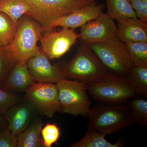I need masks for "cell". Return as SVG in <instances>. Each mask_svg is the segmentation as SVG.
<instances>
[{"instance_id":"21","label":"cell","mask_w":147,"mask_h":147,"mask_svg":"<svg viewBox=\"0 0 147 147\" xmlns=\"http://www.w3.org/2000/svg\"><path fill=\"white\" fill-rule=\"evenodd\" d=\"M129 108L134 123L147 125V100L134 97L124 102Z\"/></svg>"},{"instance_id":"24","label":"cell","mask_w":147,"mask_h":147,"mask_svg":"<svg viewBox=\"0 0 147 147\" xmlns=\"http://www.w3.org/2000/svg\"><path fill=\"white\" fill-rule=\"evenodd\" d=\"M16 64L9 45L0 47V84Z\"/></svg>"},{"instance_id":"12","label":"cell","mask_w":147,"mask_h":147,"mask_svg":"<svg viewBox=\"0 0 147 147\" xmlns=\"http://www.w3.org/2000/svg\"><path fill=\"white\" fill-rule=\"evenodd\" d=\"M35 113L32 103L24 99L12 105L3 115L8 123V128L17 136L30 125Z\"/></svg>"},{"instance_id":"9","label":"cell","mask_w":147,"mask_h":147,"mask_svg":"<svg viewBox=\"0 0 147 147\" xmlns=\"http://www.w3.org/2000/svg\"><path fill=\"white\" fill-rule=\"evenodd\" d=\"M81 28L79 39L89 44L107 42L117 37V26L107 13L102 12Z\"/></svg>"},{"instance_id":"22","label":"cell","mask_w":147,"mask_h":147,"mask_svg":"<svg viewBox=\"0 0 147 147\" xmlns=\"http://www.w3.org/2000/svg\"><path fill=\"white\" fill-rule=\"evenodd\" d=\"M133 65L147 67V42L125 43Z\"/></svg>"},{"instance_id":"23","label":"cell","mask_w":147,"mask_h":147,"mask_svg":"<svg viewBox=\"0 0 147 147\" xmlns=\"http://www.w3.org/2000/svg\"><path fill=\"white\" fill-rule=\"evenodd\" d=\"M17 24L7 15L0 12V47L10 45L16 34Z\"/></svg>"},{"instance_id":"1","label":"cell","mask_w":147,"mask_h":147,"mask_svg":"<svg viewBox=\"0 0 147 147\" xmlns=\"http://www.w3.org/2000/svg\"><path fill=\"white\" fill-rule=\"evenodd\" d=\"M62 63L65 79H73L86 85L99 81L110 71L90 44L81 40L74 57Z\"/></svg>"},{"instance_id":"7","label":"cell","mask_w":147,"mask_h":147,"mask_svg":"<svg viewBox=\"0 0 147 147\" xmlns=\"http://www.w3.org/2000/svg\"><path fill=\"white\" fill-rule=\"evenodd\" d=\"M90 45L109 71L126 77L133 64L124 42L117 37Z\"/></svg>"},{"instance_id":"29","label":"cell","mask_w":147,"mask_h":147,"mask_svg":"<svg viewBox=\"0 0 147 147\" xmlns=\"http://www.w3.org/2000/svg\"><path fill=\"white\" fill-rule=\"evenodd\" d=\"M8 126V123L4 116L0 114V131Z\"/></svg>"},{"instance_id":"8","label":"cell","mask_w":147,"mask_h":147,"mask_svg":"<svg viewBox=\"0 0 147 147\" xmlns=\"http://www.w3.org/2000/svg\"><path fill=\"white\" fill-rule=\"evenodd\" d=\"M24 100L30 101L36 113L49 118L60 112L59 92L56 84L36 82L25 91Z\"/></svg>"},{"instance_id":"3","label":"cell","mask_w":147,"mask_h":147,"mask_svg":"<svg viewBox=\"0 0 147 147\" xmlns=\"http://www.w3.org/2000/svg\"><path fill=\"white\" fill-rule=\"evenodd\" d=\"M96 0H27L30 10L26 15L37 21L42 32L51 31L53 24Z\"/></svg>"},{"instance_id":"20","label":"cell","mask_w":147,"mask_h":147,"mask_svg":"<svg viewBox=\"0 0 147 147\" xmlns=\"http://www.w3.org/2000/svg\"><path fill=\"white\" fill-rule=\"evenodd\" d=\"M137 95L147 96V67L133 65L126 76Z\"/></svg>"},{"instance_id":"11","label":"cell","mask_w":147,"mask_h":147,"mask_svg":"<svg viewBox=\"0 0 147 147\" xmlns=\"http://www.w3.org/2000/svg\"><path fill=\"white\" fill-rule=\"evenodd\" d=\"M26 64L31 75L36 82L57 84L65 79L62 63L53 65L41 48L28 61Z\"/></svg>"},{"instance_id":"30","label":"cell","mask_w":147,"mask_h":147,"mask_svg":"<svg viewBox=\"0 0 147 147\" xmlns=\"http://www.w3.org/2000/svg\"><path fill=\"white\" fill-rule=\"evenodd\" d=\"M1 1V0H0V1Z\"/></svg>"},{"instance_id":"19","label":"cell","mask_w":147,"mask_h":147,"mask_svg":"<svg viewBox=\"0 0 147 147\" xmlns=\"http://www.w3.org/2000/svg\"><path fill=\"white\" fill-rule=\"evenodd\" d=\"M29 10L30 6L27 0L0 1V12L7 15L16 24L21 16L27 14Z\"/></svg>"},{"instance_id":"10","label":"cell","mask_w":147,"mask_h":147,"mask_svg":"<svg viewBox=\"0 0 147 147\" xmlns=\"http://www.w3.org/2000/svg\"><path fill=\"white\" fill-rule=\"evenodd\" d=\"M79 34L73 29L62 28L59 31L47 32L40 41L41 50L49 59H59L68 52L77 39Z\"/></svg>"},{"instance_id":"28","label":"cell","mask_w":147,"mask_h":147,"mask_svg":"<svg viewBox=\"0 0 147 147\" xmlns=\"http://www.w3.org/2000/svg\"><path fill=\"white\" fill-rule=\"evenodd\" d=\"M137 18L147 22V0H129Z\"/></svg>"},{"instance_id":"4","label":"cell","mask_w":147,"mask_h":147,"mask_svg":"<svg viewBox=\"0 0 147 147\" xmlns=\"http://www.w3.org/2000/svg\"><path fill=\"white\" fill-rule=\"evenodd\" d=\"M86 85L93 99L102 103H124L137 95L126 76L111 71L99 81Z\"/></svg>"},{"instance_id":"18","label":"cell","mask_w":147,"mask_h":147,"mask_svg":"<svg viewBox=\"0 0 147 147\" xmlns=\"http://www.w3.org/2000/svg\"><path fill=\"white\" fill-rule=\"evenodd\" d=\"M107 14L117 21L127 18H137L129 0H105Z\"/></svg>"},{"instance_id":"13","label":"cell","mask_w":147,"mask_h":147,"mask_svg":"<svg viewBox=\"0 0 147 147\" xmlns=\"http://www.w3.org/2000/svg\"><path fill=\"white\" fill-rule=\"evenodd\" d=\"M104 7V4H98L95 1L58 20L52 26V30L57 27L73 30L82 27L89 21L97 18L103 12Z\"/></svg>"},{"instance_id":"15","label":"cell","mask_w":147,"mask_h":147,"mask_svg":"<svg viewBox=\"0 0 147 147\" xmlns=\"http://www.w3.org/2000/svg\"><path fill=\"white\" fill-rule=\"evenodd\" d=\"M117 37L124 43L147 42V22L137 18L117 20Z\"/></svg>"},{"instance_id":"27","label":"cell","mask_w":147,"mask_h":147,"mask_svg":"<svg viewBox=\"0 0 147 147\" xmlns=\"http://www.w3.org/2000/svg\"><path fill=\"white\" fill-rule=\"evenodd\" d=\"M17 136L8 127L0 131V147H16Z\"/></svg>"},{"instance_id":"26","label":"cell","mask_w":147,"mask_h":147,"mask_svg":"<svg viewBox=\"0 0 147 147\" xmlns=\"http://www.w3.org/2000/svg\"><path fill=\"white\" fill-rule=\"evenodd\" d=\"M44 147H51L58 141L60 135L59 127L54 123H47L41 131Z\"/></svg>"},{"instance_id":"5","label":"cell","mask_w":147,"mask_h":147,"mask_svg":"<svg viewBox=\"0 0 147 147\" xmlns=\"http://www.w3.org/2000/svg\"><path fill=\"white\" fill-rule=\"evenodd\" d=\"M40 24L33 18L25 14L17 24L16 34L9 45L16 63L26 64L40 49L37 43L42 37Z\"/></svg>"},{"instance_id":"6","label":"cell","mask_w":147,"mask_h":147,"mask_svg":"<svg viewBox=\"0 0 147 147\" xmlns=\"http://www.w3.org/2000/svg\"><path fill=\"white\" fill-rule=\"evenodd\" d=\"M60 104V113L88 117L92 103L87 92L86 85L76 80L62 79L56 84Z\"/></svg>"},{"instance_id":"14","label":"cell","mask_w":147,"mask_h":147,"mask_svg":"<svg viewBox=\"0 0 147 147\" xmlns=\"http://www.w3.org/2000/svg\"><path fill=\"white\" fill-rule=\"evenodd\" d=\"M36 82L26 64L16 63L0 84V88L13 93L20 94L25 92Z\"/></svg>"},{"instance_id":"2","label":"cell","mask_w":147,"mask_h":147,"mask_svg":"<svg viewBox=\"0 0 147 147\" xmlns=\"http://www.w3.org/2000/svg\"><path fill=\"white\" fill-rule=\"evenodd\" d=\"M88 129L104 134H111L134 123L129 108L125 103L98 104L91 108Z\"/></svg>"},{"instance_id":"25","label":"cell","mask_w":147,"mask_h":147,"mask_svg":"<svg viewBox=\"0 0 147 147\" xmlns=\"http://www.w3.org/2000/svg\"><path fill=\"white\" fill-rule=\"evenodd\" d=\"M23 100L24 95L0 88V114L3 115L12 105Z\"/></svg>"},{"instance_id":"16","label":"cell","mask_w":147,"mask_h":147,"mask_svg":"<svg viewBox=\"0 0 147 147\" xmlns=\"http://www.w3.org/2000/svg\"><path fill=\"white\" fill-rule=\"evenodd\" d=\"M42 126L41 118L35 117L30 125L17 135L16 147H43L40 137Z\"/></svg>"},{"instance_id":"17","label":"cell","mask_w":147,"mask_h":147,"mask_svg":"<svg viewBox=\"0 0 147 147\" xmlns=\"http://www.w3.org/2000/svg\"><path fill=\"white\" fill-rule=\"evenodd\" d=\"M105 136L94 129H88L84 137L78 142L70 145L71 147H121L123 146L122 139L112 144L105 139Z\"/></svg>"}]
</instances>
